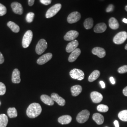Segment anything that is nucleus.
<instances>
[{
	"mask_svg": "<svg viewBox=\"0 0 127 127\" xmlns=\"http://www.w3.org/2000/svg\"><path fill=\"white\" fill-rule=\"evenodd\" d=\"M51 97L52 98L54 101L56 102L60 106H64L65 104V100L62 98V97L60 96L58 94L53 93L51 95Z\"/></svg>",
	"mask_w": 127,
	"mask_h": 127,
	"instance_id": "obj_14",
	"label": "nucleus"
},
{
	"mask_svg": "<svg viewBox=\"0 0 127 127\" xmlns=\"http://www.w3.org/2000/svg\"><path fill=\"white\" fill-rule=\"evenodd\" d=\"M90 115V113L88 110H84L78 114L76 120L80 123H85L88 120Z\"/></svg>",
	"mask_w": 127,
	"mask_h": 127,
	"instance_id": "obj_7",
	"label": "nucleus"
},
{
	"mask_svg": "<svg viewBox=\"0 0 127 127\" xmlns=\"http://www.w3.org/2000/svg\"><path fill=\"white\" fill-rule=\"evenodd\" d=\"M34 17V14L33 12H29L27 15L26 20L28 23H31L33 21Z\"/></svg>",
	"mask_w": 127,
	"mask_h": 127,
	"instance_id": "obj_31",
	"label": "nucleus"
},
{
	"mask_svg": "<svg viewBox=\"0 0 127 127\" xmlns=\"http://www.w3.org/2000/svg\"><path fill=\"white\" fill-rule=\"evenodd\" d=\"M100 75V72L99 71L95 70L91 73V75L89 76L88 78V80L90 82H94L99 77Z\"/></svg>",
	"mask_w": 127,
	"mask_h": 127,
	"instance_id": "obj_25",
	"label": "nucleus"
},
{
	"mask_svg": "<svg viewBox=\"0 0 127 127\" xmlns=\"http://www.w3.org/2000/svg\"><path fill=\"white\" fill-rule=\"evenodd\" d=\"M118 72L120 73H127V65H124L118 68Z\"/></svg>",
	"mask_w": 127,
	"mask_h": 127,
	"instance_id": "obj_34",
	"label": "nucleus"
},
{
	"mask_svg": "<svg viewBox=\"0 0 127 127\" xmlns=\"http://www.w3.org/2000/svg\"><path fill=\"white\" fill-rule=\"evenodd\" d=\"M93 54L97 56L99 58H103L106 55V52L104 49L100 47H95L92 50Z\"/></svg>",
	"mask_w": 127,
	"mask_h": 127,
	"instance_id": "obj_13",
	"label": "nucleus"
},
{
	"mask_svg": "<svg viewBox=\"0 0 127 127\" xmlns=\"http://www.w3.org/2000/svg\"><path fill=\"white\" fill-rule=\"evenodd\" d=\"M91 97L92 102L94 103H100L103 98V95L97 91L92 92L91 94Z\"/></svg>",
	"mask_w": 127,
	"mask_h": 127,
	"instance_id": "obj_11",
	"label": "nucleus"
},
{
	"mask_svg": "<svg viewBox=\"0 0 127 127\" xmlns=\"http://www.w3.org/2000/svg\"><path fill=\"white\" fill-rule=\"evenodd\" d=\"M35 0H28V3L30 6H32L34 4Z\"/></svg>",
	"mask_w": 127,
	"mask_h": 127,
	"instance_id": "obj_38",
	"label": "nucleus"
},
{
	"mask_svg": "<svg viewBox=\"0 0 127 127\" xmlns=\"http://www.w3.org/2000/svg\"><path fill=\"white\" fill-rule=\"evenodd\" d=\"M33 37L32 32L31 30H28L25 33L23 39L22 44L24 48H27L31 43Z\"/></svg>",
	"mask_w": 127,
	"mask_h": 127,
	"instance_id": "obj_3",
	"label": "nucleus"
},
{
	"mask_svg": "<svg viewBox=\"0 0 127 127\" xmlns=\"http://www.w3.org/2000/svg\"><path fill=\"white\" fill-rule=\"evenodd\" d=\"M52 58V54L51 53H48L40 57L37 61V63L40 65H42L46 63Z\"/></svg>",
	"mask_w": 127,
	"mask_h": 127,
	"instance_id": "obj_9",
	"label": "nucleus"
},
{
	"mask_svg": "<svg viewBox=\"0 0 127 127\" xmlns=\"http://www.w3.org/2000/svg\"><path fill=\"white\" fill-rule=\"evenodd\" d=\"M123 22L127 24V19L126 18H123Z\"/></svg>",
	"mask_w": 127,
	"mask_h": 127,
	"instance_id": "obj_43",
	"label": "nucleus"
},
{
	"mask_svg": "<svg viewBox=\"0 0 127 127\" xmlns=\"http://www.w3.org/2000/svg\"><path fill=\"white\" fill-rule=\"evenodd\" d=\"M109 26L112 29L116 30L119 27V24L116 18H111L109 19Z\"/></svg>",
	"mask_w": 127,
	"mask_h": 127,
	"instance_id": "obj_23",
	"label": "nucleus"
},
{
	"mask_svg": "<svg viewBox=\"0 0 127 127\" xmlns=\"http://www.w3.org/2000/svg\"><path fill=\"white\" fill-rule=\"evenodd\" d=\"M42 111L41 105L36 103L30 104L27 110V116L30 118H35L40 115Z\"/></svg>",
	"mask_w": 127,
	"mask_h": 127,
	"instance_id": "obj_1",
	"label": "nucleus"
},
{
	"mask_svg": "<svg viewBox=\"0 0 127 127\" xmlns=\"http://www.w3.org/2000/svg\"><path fill=\"white\" fill-rule=\"evenodd\" d=\"M82 87L79 85H76L73 86L71 88L72 95L73 96H76L77 95H80V94L82 92Z\"/></svg>",
	"mask_w": 127,
	"mask_h": 127,
	"instance_id": "obj_21",
	"label": "nucleus"
},
{
	"mask_svg": "<svg viewBox=\"0 0 127 127\" xmlns=\"http://www.w3.org/2000/svg\"><path fill=\"white\" fill-rule=\"evenodd\" d=\"M125 49L126 50H127V44L125 46Z\"/></svg>",
	"mask_w": 127,
	"mask_h": 127,
	"instance_id": "obj_44",
	"label": "nucleus"
},
{
	"mask_svg": "<svg viewBox=\"0 0 127 127\" xmlns=\"http://www.w3.org/2000/svg\"><path fill=\"white\" fill-rule=\"evenodd\" d=\"M7 13V9L4 5L0 3V16H4Z\"/></svg>",
	"mask_w": 127,
	"mask_h": 127,
	"instance_id": "obj_33",
	"label": "nucleus"
},
{
	"mask_svg": "<svg viewBox=\"0 0 127 127\" xmlns=\"http://www.w3.org/2000/svg\"><path fill=\"white\" fill-rule=\"evenodd\" d=\"M8 115L9 118H16L18 116L17 111L15 107H10L7 111Z\"/></svg>",
	"mask_w": 127,
	"mask_h": 127,
	"instance_id": "obj_27",
	"label": "nucleus"
},
{
	"mask_svg": "<svg viewBox=\"0 0 127 127\" xmlns=\"http://www.w3.org/2000/svg\"><path fill=\"white\" fill-rule=\"evenodd\" d=\"M6 88L4 84L0 82V95H3L6 93Z\"/></svg>",
	"mask_w": 127,
	"mask_h": 127,
	"instance_id": "obj_32",
	"label": "nucleus"
},
{
	"mask_svg": "<svg viewBox=\"0 0 127 127\" xmlns=\"http://www.w3.org/2000/svg\"><path fill=\"white\" fill-rule=\"evenodd\" d=\"M12 82L13 83H19L21 82L20 72L18 69H15L12 74Z\"/></svg>",
	"mask_w": 127,
	"mask_h": 127,
	"instance_id": "obj_15",
	"label": "nucleus"
},
{
	"mask_svg": "<svg viewBox=\"0 0 127 127\" xmlns=\"http://www.w3.org/2000/svg\"><path fill=\"white\" fill-rule=\"evenodd\" d=\"M114 124L115 125V127H119V122L117 121H115L114 122Z\"/></svg>",
	"mask_w": 127,
	"mask_h": 127,
	"instance_id": "obj_42",
	"label": "nucleus"
},
{
	"mask_svg": "<svg viewBox=\"0 0 127 127\" xmlns=\"http://www.w3.org/2000/svg\"><path fill=\"white\" fill-rule=\"evenodd\" d=\"M7 26L12 30V32L17 33L19 32L20 28L18 25L12 21H9L7 23Z\"/></svg>",
	"mask_w": 127,
	"mask_h": 127,
	"instance_id": "obj_26",
	"label": "nucleus"
},
{
	"mask_svg": "<svg viewBox=\"0 0 127 127\" xmlns=\"http://www.w3.org/2000/svg\"><path fill=\"white\" fill-rule=\"evenodd\" d=\"M109 110V107L106 105L99 104L97 106V110L101 113H106Z\"/></svg>",
	"mask_w": 127,
	"mask_h": 127,
	"instance_id": "obj_30",
	"label": "nucleus"
},
{
	"mask_svg": "<svg viewBox=\"0 0 127 127\" xmlns=\"http://www.w3.org/2000/svg\"><path fill=\"white\" fill-rule=\"evenodd\" d=\"M81 53V50L79 48H77L75 50H73L71 52V54L70 55L68 58L69 62H73L75 61L77 59L78 57L80 55Z\"/></svg>",
	"mask_w": 127,
	"mask_h": 127,
	"instance_id": "obj_16",
	"label": "nucleus"
},
{
	"mask_svg": "<svg viewBox=\"0 0 127 127\" xmlns=\"http://www.w3.org/2000/svg\"><path fill=\"white\" fill-rule=\"evenodd\" d=\"M107 26L104 23H100L96 25L94 28V31L96 33H102L106 30Z\"/></svg>",
	"mask_w": 127,
	"mask_h": 127,
	"instance_id": "obj_18",
	"label": "nucleus"
},
{
	"mask_svg": "<svg viewBox=\"0 0 127 127\" xmlns=\"http://www.w3.org/2000/svg\"><path fill=\"white\" fill-rule=\"evenodd\" d=\"M52 0H40V2L42 4L45 5H48L51 3Z\"/></svg>",
	"mask_w": 127,
	"mask_h": 127,
	"instance_id": "obj_36",
	"label": "nucleus"
},
{
	"mask_svg": "<svg viewBox=\"0 0 127 127\" xmlns=\"http://www.w3.org/2000/svg\"><path fill=\"white\" fill-rule=\"evenodd\" d=\"M127 32L125 31L119 32L114 37L113 41L116 44H121L127 40Z\"/></svg>",
	"mask_w": 127,
	"mask_h": 127,
	"instance_id": "obj_4",
	"label": "nucleus"
},
{
	"mask_svg": "<svg viewBox=\"0 0 127 127\" xmlns=\"http://www.w3.org/2000/svg\"><path fill=\"white\" fill-rule=\"evenodd\" d=\"M79 45V42L77 40H75L70 42L66 47V51L68 53L72 52L73 50L77 49Z\"/></svg>",
	"mask_w": 127,
	"mask_h": 127,
	"instance_id": "obj_17",
	"label": "nucleus"
},
{
	"mask_svg": "<svg viewBox=\"0 0 127 127\" xmlns=\"http://www.w3.org/2000/svg\"><path fill=\"white\" fill-rule=\"evenodd\" d=\"M123 92L124 95L127 96V86L124 88V89L123 90Z\"/></svg>",
	"mask_w": 127,
	"mask_h": 127,
	"instance_id": "obj_39",
	"label": "nucleus"
},
{
	"mask_svg": "<svg viewBox=\"0 0 127 127\" xmlns=\"http://www.w3.org/2000/svg\"><path fill=\"white\" fill-rule=\"evenodd\" d=\"M8 123V118L5 114H0V127H6Z\"/></svg>",
	"mask_w": 127,
	"mask_h": 127,
	"instance_id": "obj_24",
	"label": "nucleus"
},
{
	"mask_svg": "<svg viewBox=\"0 0 127 127\" xmlns=\"http://www.w3.org/2000/svg\"><path fill=\"white\" fill-rule=\"evenodd\" d=\"M125 10H126L127 11V5H126V6H125Z\"/></svg>",
	"mask_w": 127,
	"mask_h": 127,
	"instance_id": "obj_45",
	"label": "nucleus"
},
{
	"mask_svg": "<svg viewBox=\"0 0 127 127\" xmlns=\"http://www.w3.org/2000/svg\"><path fill=\"white\" fill-rule=\"evenodd\" d=\"M72 120V118L71 116L68 115H65L60 116L58 119V122L59 123L64 125V124H68L71 122Z\"/></svg>",
	"mask_w": 127,
	"mask_h": 127,
	"instance_id": "obj_19",
	"label": "nucleus"
},
{
	"mask_svg": "<svg viewBox=\"0 0 127 127\" xmlns=\"http://www.w3.org/2000/svg\"><path fill=\"white\" fill-rule=\"evenodd\" d=\"M4 62V58L3 57V55L0 52V64L3 63Z\"/></svg>",
	"mask_w": 127,
	"mask_h": 127,
	"instance_id": "obj_37",
	"label": "nucleus"
},
{
	"mask_svg": "<svg viewBox=\"0 0 127 127\" xmlns=\"http://www.w3.org/2000/svg\"><path fill=\"white\" fill-rule=\"evenodd\" d=\"M93 26V20L92 18H88L85 19L84 22V27L87 30L92 28Z\"/></svg>",
	"mask_w": 127,
	"mask_h": 127,
	"instance_id": "obj_28",
	"label": "nucleus"
},
{
	"mask_svg": "<svg viewBox=\"0 0 127 127\" xmlns=\"http://www.w3.org/2000/svg\"><path fill=\"white\" fill-rule=\"evenodd\" d=\"M79 35V32L75 30H71L67 32L64 36V40L67 41H73Z\"/></svg>",
	"mask_w": 127,
	"mask_h": 127,
	"instance_id": "obj_12",
	"label": "nucleus"
},
{
	"mask_svg": "<svg viewBox=\"0 0 127 127\" xmlns=\"http://www.w3.org/2000/svg\"><path fill=\"white\" fill-rule=\"evenodd\" d=\"M11 7L15 13L22 15L23 13V8L22 5L18 2H13L11 3Z\"/></svg>",
	"mask_w": 127,
	"mask_h": 127,
	"instance_id": "obj_10",
	"label": "nucleus"
},
{
	"mask_svg": "<svg viewBox=\"0 0 127 127\" xmlns=\"http://www.w3.org/2000/svg\"><path fill=\"white\" fill-rule=\"evenodd\" d=\"M110 81L111 82L112 84H114L115 83V81L113 77H111L110 78Z\"/></svg>",
	"mask_w": 127,
	"mask_h": 127,
	"instance_id": "obj_40",
	"label": "nucleus"
},
{
	"mask_svg": "<svg viewBox=\"0 0 127 127\" xmlns=\"http://www.w3.org/2000/svg\"><path fill=\"white\" fill-rule=\"evenodd\" d=\"M114 5L110 4L108 5L107 8L106 9V12H110L114 10Z\"/></svg>",
	"mask_w": 127,
	"mask_h": 127,
	"instance_id": "obj_35",
	"label": "nucleus"
},
{
	"mask_svg": "<svg viewBox=\"0 0 127 127\" xmlns=\"http://www.w3.org/2000/svg\"><path fill=\"white\" fill-rule=\"evenodd\" d=\"M81 18V14L77 11H74L68 15L67 22L70 24L76 23L80 20Z\"/></svg>",
	"mask_w": 127,
	"mask_h": 127,
	"instance_id": "obj_8",
	"label": "nucleus"
},
{
	"mask_svg": "<svg viewBox=\"0 0 127 127\" xmlns=\"http://www.w3.org/2000/svg\"><path fill=\"white\" fill-rule=\"evenodd\" d=\"M69 74L72 79L79 81H82L84 78V73L80 69H73L70 72Z\"/></svg>",
	"mask_w": 127,
	"mask_h": 127,
	"instance_id": "obj_5",
	"label": "nucleus"
},
{
	"mask_svg": "<svg viewBox=\"0 0 127 127\" xmlns=\"http://www.w3.org/2000/svg\"><path fill=\"white\" fill-rule=\"evenodd\" d=\"M41 99L42 102L48 105H53L54 104V101L52 98L47 95H42L41 96Z\"/></svg>",
	"mask_w": 127,
	"mask_h": 127,
	"instance_id": "obj_20",
	"label": "nucleus"
},
{
	"mask_svg": "<svg viewBox=\"0 0 127 127\" xmlns=\"http://www.w3.org/2000/svg\"><path fill=\"white\" fill-rule=\"evenodd\" d=\"M48 47V44L45 40L42 39L38 41L37 43L36 48L35 51L38 55H41L47 49Z\"/></svg>",
	"mask_w": 127,
	"mask_h": 127,
	"instance_id": "obj_6",
	"label": "nucleus"
},
{
	"mask_svg": "<svg viewBox=\"0 0 127 127\" xmlns=\"http://www.w3.org/2000/svg\"></svg>",
	"mask_w": 127,
	"mask_h": 127,
	"instance_id": "obj_46",
	"label": "nucleus"
},
{
	"mask_svg": "<svg viewBox=\"0 0 127 127\" xmlns=\"http://www.w3.org/2000/svg\"></svg>",
	"mask_w": 127,
	"mask_h": 127,
	"instance_id": "obj_47",
	"label": "nucleus"
},
{
	"mask_svg": "<svg viewBox=\"0 0 127 127\" xmlns=\"http://www.w3.org/2000/svg\"><path fill=\"white\" fill-rule=\"evenodd\" d=\"M118 117L123 122H127V110L120 112L118 114Z\"/></svg>",
	"mask_w": 127,
	"mask_h": 127,
	"instance_id": "obj_29",
	"label": "nucleus"
},
{
	"mask_svg": "<svg viewBox=\"0 0 127 127\" xmlns=\"http://www.w3.org/2000/svg\"><path fill=\"white\" fill-rule=\"evenodd\" d=\"M62 5L60 3H58L53 5L48 9L46 13V18H50L54 17L59 12L61 9Z\"/></svg>",
	"mask_w": 127,
	"mask_h": 127,
	"instance_id": "obj_2",
	"label": "nucleus"
},
{
	"mask_svg": "<svg viewBox=\"0 0 127 127\" xmlns=\"http://www.w3.org/2000/svg\"><path fill=\"white\" fill-rule=\"evenodd\" d=\"M92 118H93V120L98 125L102 124L104 122V116L102 114L98 113H95L93 115Z\"/></svg>",
	"mask_w": 127,
	"mask_h": 127,
	"instance_id": "obj_22",
	"label": "nucleus"
},
{
	"mask_svg": "<svg viewBox=\"0 0 127 127\" xmlns=\"http://www.w3.org/2000/svg\"><path fill=\"white\" fill-rule=\"evenodd\" d=\"M99 83L100 84V85H101V86L102 87V88H103V89H104V88H105V83H104V82H103V81H100L99 82Z\"/></svg>",
	"mask_w": 127,
	"mask_h": 127,
	"instance_id": "obj_41",
	"label": "nucleus"
}]
</instances>
